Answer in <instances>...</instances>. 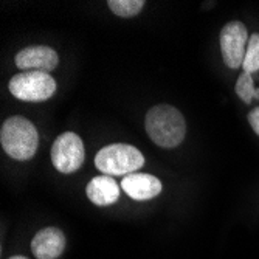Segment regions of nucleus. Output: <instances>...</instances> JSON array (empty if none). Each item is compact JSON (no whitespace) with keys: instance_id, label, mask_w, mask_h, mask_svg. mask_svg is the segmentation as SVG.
I'll return each mask as SVG.
<instances>
[{"instance_id":"obj_11","label":"nucleus","mask_w":259,"mask_h":259,"mask_svg":"<svg viewBox=\"0 0 259 259\" xmlns=\"http://www.w3.org/2000/svg\"><path fill=\"white\" fill-rule=\"evenodd\" d=\"M110 11L118 17H134L146 5L145 0H109L107 2Z\"/></svg>"},{"instance_id":"obj_14","label":"nucleus","mask_w":259,"mask_h":259,"mask_svg":"<svg viewBox=\"0 0 259 259\" xmlns=\"http://www.w3.org/2000/svg\"><path fill=\"white\" fill-rule=\"evenodd\" d=\"M248 123L256 135H259V106L251 109L248 113Z\"/></svg>"},{"instance_id":"obj_10","label":"nucleus","mask_w":259,"mask_h":259,"mask_svg":"<svg viewBox=\"0 0 259 259\" xmlns=\"http://www.w3.org/2000/svg\"><path fill=\"white\" fill-rule=\"evenodd\" d=\"M85 194L92 203H95L98 206H107L118 200L120 185L110 176H98V177H93L87 183Z\"/></svg>"},{"instance_id":"obj_9","label":"nucleus","mask_w":259,"mask_h":259,"mask_svg":"<svg viewBox=\"0 0 259 259\" xmlns=\"http://www.w3.org/2000/svg\"><path fill=\"white\" fill-rule=\"evenodd\" d=\"M65 248V236L59 228L47 227L34 234L31 251L37 259H56Z\"/></svg>"},{"instance_id":"obj_13","label":"nucleus","mask_w":259,"mask_h":259,"mask_svg":"<svg viewBox=\"0 0 259 259\" xmlns=\"http://www.w3.org/2000/svg\"><path fill=\"white\" fill-rule=\"evenodd\" d=\"M234 90H236L238 97L245 103V104H250L251 100L254 98V85H253V78L250 73H245L242 72L238 78V82H236V87H234Z\"/></svg>"},{"instance_id":"obj_12","label":"nucleus","mask_w":259,"mask_h":259,"mask_svg":"<svg viewBox=\"0 0 259 259\" xmlns=\"http://www.w3.org/2000/svg\"><path fill=\"white\" fill-rule=\"evenodd\" d=\"M242 68L245 73H250V75L259 70V34L257 33H253L248 39Z\"/></svg>"},{"instance_id":"obj_8","label":"nucleus","mask_w":259,"mask_h":259,"mask_svg":"<svg viewBox=\"0 0 259 259\" xmlns=\"http://www.w3.org/2000/svg\"><path fill=\"white\" fill-rule=\"evenodd\" d=\"M161 182L155 176L134 172L121 180V190L134 200L143 202L157 197L161 193Z\"/></svg>"},{"instance_id":"obj_5","label":"nucleus","mask_w":259,"mask_h":259,"mask_svg":"<svg viewBox=\"0 0 259 259\" xmlns=\"http://www.w3.org/2000/svg\"><path fill=\"white\" fill-rule=\"evenodd\" d=\"M85 158L84 143L75 132L61 134L52 146L53 166L62 174H72L78 171Z\"/></svg>"},{"instance_id":"obj_7","label":"nucleus","mask_w":259,"mask_h":259,"mask_svg":"<svg viewBox=\"0 0 259 259\" xmlns=\"http://www.w3.org/2000/svg\"><path fill=\"white\" fill-rule=\"evenodd\" d=\"M16 67L22 72H44L50 73L58 67L59 56L58 53L47 45H31L22 49L14 58Z\"/></svg>"},{"instance_id":"obj_16","label":"nucleus","mask_w":259,"mask_h":259,"mask_svg":"<svg viewBox=\"0 0 259 259\" xmlns=\"http://www.w3.org/2000/svg\"><path fill=\"white\" fill-rule=\"evenodd\" d=\"M254 98H257V100H259V89H257V90L254 92Z\"/></svg>"},{"instance_id":"obj_1","label":"nucleus","mask_w":259,"mask_h":259,"mask_svg":"<svg viewBox=\"0 0 259 259\" xmlns=\"http://www.w3.org/2000/svg\"><path fill=\"white\" fill-rule=\"evenodd\" d=\"M149 138L160 148H177L186 134V123L179 109L169 104H157L149 109L145 118Z\"/></svg>"},{"instance_id":"obj_15","label":"nucleus","mask_w":259,"mask_h":259,"mask_svg":"<svg viewBox=\"0 0 259 259\" xmlns=\"http://www.w3.org/2000/svg\"><path fill=\"white\" fill-rule=\"evenodd\" d=\"M10 259H28V257H25V256H11Z\"/></svg>"},{"instance_id":"obj_4","label":"nucleus","mask_w":259,"mask_h":259,"mask_svg":"<svg viewBox=\"0 0 259 259\" xmlns=\"http://www.w3.org/2000/svg\"><path fill=\"white\" fill-rule=\"evenodd\" d=\"M13 97L27 103H42L50 100L56 92V81L50 73L20 72L8 82Z\"/></svg>"},{"instance_id":"obj_2","label":"nucleus","mask_w":259,"mask_h":259,"mask_svg":"<svg viewBox=\"0 0 259 259\" xmlns=\"http://www.w3.org/2000/svg\"><path fill=\"white\" fill-rule=\"evenodd\" d=\"M4 151L14 160L25 161L34 157L39 146V134L25 116H10L0 131Z\"/></svg>"},{"instance_id":"obj_3","label":"nucleus","mask_w":259,"mask_h":259,"mask_svg":"<svg viewBox=\"0 0 259 259\" xmlns=\"http://www.w3.org/2000/svg\"><path fill=\"white\" fill-rule=\"evenodd\" d=\"M97 168L104 176H129L143 168L145 155L127 143H113L104 146L95 155Z\"/></svg>"},{"instance_id":"obj_6","label":"nucleus","mask_w":259,"mask_h":259,"mask_svg":"<svg viewBox=\"0 0 259 259\" xmlns=\"http://www.w3.org/2000/svg\"><path fill=\"white\" fill-rule=\"evenodd\" d=\"M248 31L245 25L239 20H231L221 30V52L222 59L228 68L236 70L242 67L247 45H248Z\"/></svg>"}]
</instances>
